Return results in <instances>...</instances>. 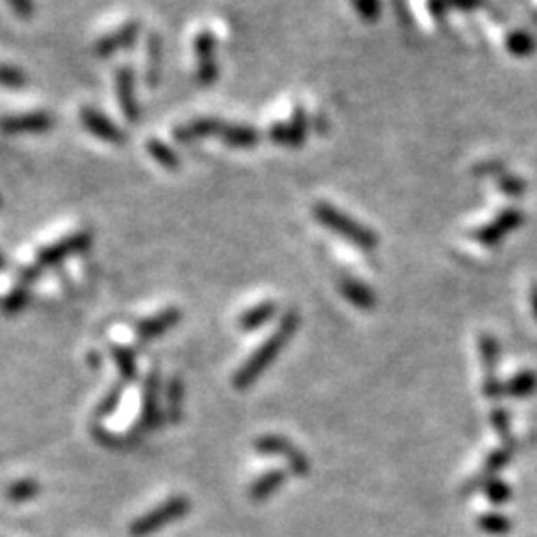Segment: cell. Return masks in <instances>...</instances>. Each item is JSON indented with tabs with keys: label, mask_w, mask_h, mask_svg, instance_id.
<instances>
[{
	"label": "cell",
	"mask_w": 537,
	"mask_h": 537,
	"mask_svg": "<svg viewBox=\"0 0 537 537\" xmlns=\"http://www.w3.org/2000/svg\"><path fill=\"white\" fill-rule=\"evenodd\" d=\"M299 326V315L294 310L285 313L279 326L275 328V333L265 339V343L251 354V357L241 365V368L233 375V388L235 391H247V388L255 383V380L263 375L268 365H273L279 357V352L289 344L291 336L294 335Z\"/></svg>",
	"instance_id": "obj_1"
},
{
	"label": "cell",
	"mask_w": 537,
	"mask_h": 537,
	"mask_svg": "<svg viewBox=\"0 0 537 537\" xmlns=\"http://www.w3.org/2000/svg\"><path fill=\"white\" fill-rule=\"evenodd\" d=\"M313 218L326 227L328 231L336 233L343 239L349 241L354 247H359L362 251H372L378 247V235L372 231L368 225L357 221L351 215H346L339 207L328 203V202H315L313 207Z\"/></svg>",
	"instance_id": "obj_2"
},
{
	"label": "cell",
	"mask_w": 537,
	"mask_h": 537,
	"mask_svg": "<svg viewBox=\"0 0 537 537\" xmlns=\"http://www.w3.org/2000/svg\"><path fill=\"white\" fill-rule=\"evenodd\" d=\"M192 504L186 496H171L169 500L163 501V504L155 506L150 512L134 519L128 527L129 537H147L155 532H160L163 525H168L171 522H178V519L184 517Z\"/></svg>",
	"instance_id": "obj_3"
},
{
	"label": "cell",
	"mask_w": 537,
	"mask_h": 537,
	"mask_svg": "<svg viewBox=\"0 0 537 537\" xmlns=\"http://www.w3.org/2000/svg\"><path fill=\"white\" fill-rule=\"evenodd\" d=\"M255 450L263 456H279L287 460L289 472L294 475H307L310 472V462L307 454L289 442L287 438L277 434H265L255 440Z\"/></svg>",
	"instance_id": "obj_4"
},
{
	"label": "cell",
	"mask_w": 537,
	"mask_h": 537,
	"mask_svg": "<svg viewBox=\"0 0 537 537\" xmlns=\"http://www.w3.org/2000/svg\"><path fill=\"white\" fill-rule=\"evenodd\" d=\"M92 235L90 231H72L68 233L66 237H60L54 244H48L45 247H40L34 255V261L40 268L46 267H54L58 263H62L66 257H70L74 253H80L86 247L90 245Z\"/></svg>",
	"instance_id": "obj_5"
},
{
	"label": "cell",
	"mask_w": 537,
	"mask_h": 537,
	"mask_svg": "<svg viewBox=\"0 0 537 537\" xmlns=\"http://www.w3.org/2000/svg\"><path fill=\"white\" fill-rule=\"evenodd\" d=\"M307 132H309L307 112H305V108L297 103L287 120H279V122L268 126L267 136H268V140L275 142L277 145L297 147L301 144H305Z\"/></svg>",
	"instance_id": "obj_6"
},
{
	"label": "cell",
	"mask_w": 537,
	"mask_h": 537,
	"mask_svg": "<svg viewBox=\"0 0 537 537\" xmlns=\"http://www.w3.org/2000/svg\"><path fill=\"white\" fill-rule=\"evenodd\" d=\"M194 54H195V78L202 86H211L219 76L218 60H215V34L210 29H202L194 38Z\"/></svg>",
	"instance_id": "obj_7"
},
{
	"label": "cell",
	"mask_w": 537,
	"mask_h": 537,
	"mask_svg": "<svg viewBox=\"0 0 537 537\" xmlns=\"http://www.w3.org/2000/svg\"><path fill=\"white\" fill-rule=\"evenodd\" d=\"M116 84V98L122 110L124 118L129 124H136L140 120V106L136 100V76L129 64H120L114 72Z\"/></svg>",
	"instance_id": "obj_8"
},
{
	"label": "cell",
	"mask_w": 537,
	"mask_h": 537,
	"mask_svg": "<svg viewBox=\"0 0 537 537\" xmlns=\"http://www.w3.org/2000/svg\"><path fill=\"white\" fill-rule=\"evenodd\" d=\"M137 34H140V22L137 21H126L124 24H120L118 29L110 30L100 37L96 42H94V52L100 58H108L112 54H116L118 50H124L128 46H132Z\"/></svg>",
	"instance_id": "obj_9"
},
{
	"label": "cell",
	"mask_w": 537,
	"mask_h": 537,
	"mask_svg": "<svg viewBox=\"0 0 537 537\" xmlns=\"http://www.w3.org/2000/svg\"><path fill=\"white\" fill-rule=\"evenodd\" d=\"M80 122L94 137H98V140H102V142H108V144H124L126 142V134L122 132V129H120L114 122H112V120H108L96 108L84 106L80 110Z\"/></svg>",
	"instance_id": "obj_10"
},
{
	"label": "cell",
	"mask_w": 537,
	"mask_h": 537,
	"mask_svg": "<svg viewBox=\"0 0 537 537\" xmlns=\"http://www.w3.org/2000/svg\"><path fill=\"white\" fill-rule=\"evenodd\" d=\"M54 126V120L48 112H24V114L4 116L3 129L6 134H42Z\"/></svg>",
	"instance_id": "obj_11"
},
{
	"label": "cell",
	"mask_w": 537,
	"mask_h": 537,
	"mask_svg": "<svg viewBox=\"0 0 537 537\" xmlns=\"http://www.w3.org/2000/svg\"><path fill=\"white\" fill-rule=\"evenodd\" d=\"M160 376L158 372H150L145 378L144 392H142V416H140V430H152L161 422L160 418Z\"/></svg>",
	"instance_id": "obj_12"
},
{
	"label": "cell",
	"mask_w": 537,
	"mask_h": 537,
	"mask_svg": "<svg viewBox=\"0 0 537 537\" xmlns=\"http://www.w3.org/2000/svg\"><path fill=\"white\" fill-rule=\"evenodd\" d=\"M223 124H225L223 120L215 116L194 118L173 129V137H176L178 142H195V140H202V137H213V136L219 137Z\"/></svg>",
	"instance_id": "obj_13"
},
{
	"label": "cell",
	"mask_w": 537,
	"mask_h": 537,
	"mask_svg": "<svg viewBox=\"0 0 537 537\" xmlns=\"http://www.w3.org/2000/svg\"><path fill=\"white\" fill-rule=\"evenodd\" d=\"M181 318V310L178 307H168L152 317L142 318L136 325V333L142 341H152L155 336L168 333L171 326H176Z\"/></svg>",
	"instance_id": "obj_14"
},
{
	"label": "cell",
	"mask_w": 537,
	"mask_h": 537,
	"mask_svg": "<svg viewBox=\"0 0 537 537\" xmlns=\"http://www.w3.org/2000/svg\"><path fill=\"white\" fill-rule=\"evenodd\" d=\"M339 291L343 297L360 310H372L376 305V297L367 283L359 281L357 277L344 275L339 279Z\"/></svg>",
	"instance_id": "obj_15"
},
{
	"label": "cell",
	"mask_w": 537,
	"mask_h": 537,
	"mask_svg": "<svg viewBox=\"0 0 537 537\" xmlns=\"http://www.w3.org/2000/svg\"><path fill=\"white\" fill-rule=\"evenodd\" d=\"M480 349L483 354V365H486V378H483V394L488 398H500L504 394V386H500L496 378V362H498V344L490 335H483L480 341Z\"/></svg>",
	"instance_id": "obj_16"
},
{
	"label": "cell",
	"mask_w": 537,
	"mask_h": 537,
	"mask_svg": "<svg viewBox=\"0 0 537 537\" xmlns=\"http://www.w3.org/2000/svg\"><path fill=\"white\" fill-rule=\"evenodd\" d=\"M219 140L227 144L229 147L249 150V147H253L259 142V129L249 124L225 122L219 134Z\"/></svg>",
	"instance_id": "obj_17"
},
{
	"label": "cell",
	"mask_w": 537,
	"mask_h": 537,
	"mask_svg": "<svg viewBox=\"0 0 537 537\" xmlns=\"http://www.w3.org/2000/svg\"><path fill=\"white\" fill-rule=\"evenodd\" d=\"M285 480H287V472L285 470H268L263 475H259V478L251 483L249 486V500L251 501H265L267 498H271L273 493L279 490Z\"/></svg>",
	"instance_id": "obj_18"
},
{
	"label": "cell",
	"mask_w": 537,
	"mask_h": 537,
	"mask_svg": "<svg viewBox=\"0 0 537 537\" xmlns=\"http://www.w3.org/2000/svg\"><path fill=\"white\" fill-rule=\"evenodd\" d=\"M277 307L279 305H277L275 301H263V302H259V305L247 309L237 320L239 328L241 331H257V328L267 325L268 320L277 315Z\"/></svg>",
	"instance_id": "obj_19"
},
{
	"label": "cell",
	"mask_w": 537,
	"mask_h": 537,
	"mask_svg": "<svg viewBox=\"0 0 537 537\" xmlns=\"http://www.w3.org/2000/svg\"><path fill=\"white\" fill-rule=\"evenodd\" d=\"M184 414V383L179 376H171L166 392V416L171 424H178Z\"/></svg>",
	"instance_id": "obj_20"
},
{
	"label": "cell",
	"mask_w": 537,
	"mask_h": 537,
	"mask_svg": "<svg viewBox=\"0 0 537 537\" xmlns=\"http://www.w3.org/2000/svg\"><path fill=\"white\" fill-rule=\"evenodd\" d=\"M145 150L163 169H168V171L179 169V155L173 152L168 144L158 140V137H150V140L145 142Z\"/></svg>",
	"instance_id": "obj_21"
},
{
	"label": "cell",
	"mask_w": 537,
	"mask_h": 537,
	"mask_svg": "<svg viewBox=\"0 0 537 537\" xmlns=\"http://www.w3.org/2000/svg\"><path fill=\"white\" fill-rule=\"evenodd\" d=\"M112 357L116 360V367L122 376V383H134L136 380V354L129 346H112Z\"/></svg>",
	"instance_id": "obj_22"
},
{
	"label": "cell",
	"mask_w": 537,
	"mask_h": 537,
	"mask_svg": "<svg viewBox=\"0 0 537 537\" xmlns=\"http://www.w3.org/2000/svg\"><path fill=\"white\" fill-rule=\"evenodd\" d=\"M537 391V375L532 370H524L516 375L509 383L504 386V394L516 396V398H524L530 396Z\"/></svg>",
	"instance_id": "obj_23"
},
{
	"label": "cell",
	"mask_w": 537,
	"mask_h": 537,
	"mask_svg": "<svg viewBox=\"0 0 537 537\" xmlns=\"http://www.w3.org/2000/svg\"><path fill=\"white\" fill-rule=\"evenodd\" d=\"M160 62H161V40L152 34L147 42V68H145V82L147 86H155L160 80Z\"/></svg>",
	"instance_id": "obj_24"
},
{
	"label": "cell",
	"mask_w": 537,
	"mask_h": 537,
	"mask_svg": "<svg viewBox=\"0 0 537 537\" xmlns=\"http://www.w3.org/2000/svg\"><path fill=\"white\" fill-rule=\"evenodd\" d=\"M38 492H40V486L37 480H19V482H14L11 488H8L6 496L12 501V504H22V501L37 498Z\"/></svg>",
	"instance_id": "obj_25"
},
{
	"label": "cell",
	"mask_w": 537,
	"mask_h": 537,
	"mask_svg": "<svg viewBox=\"0 0 537 537\" xmlns=\"http://www.w3.org/2000/svg\"><path fill=\"white\" fill-rule=\"evenodd\" d=\"M354 12L360 16L362 22H376L380 19V12H383V4L380 0H351Z\"/></svg>",
	"instance_id": "obj_26"
},
{
	"label": "cell",
	"mask_w": 537,
	"mask_h": 537,
	"mask_svg": "<svg viewBox=\"0 0 537 537\" xmlns=\"http://www.w3.org/2000/svg\"><path fill=\"white\" fill-rule=\"evenodd\" d=\"M122 392H124V383H118L110 388V392L102 398V402L96 409V418H106L112 412L118 409L120 401H122Z\"/></svg>",
	"instance_id": "obj_27"
},
{
	"label": "cell",
	"mask_w": 537,
	"mask_h": 537,
	"mask_svg": "<svg viewBox=\"0 0 537 537\" xmlns=\"http://www.w3.org/2000/svg\"><path fill=\"white\" fill-rule=\"evenodd\" d=\"M478 525L482 527L483 532L492 533V535H504V533H508L509 530H512V522H509L508 517L496 516V514H490V516L480 517L478 519Z\"/></svg>",
	"instance_id": "obj_28"
},
{
	"label": "cell",
	"mask_w": 537,
	"mask_h": 537,
	"mask_svg": "<svg viewBox=\"0 0 537 537\" xmlns=\"http://www.w3.org/2000/svg\"><path fill=\"white\" fill-rule=\"evenodd\" d=\"M26 302H29V285L21 283L19 287H14L11 294L4 299V310L8 315H14L24 309Z\"/></svg>",
	"instance_id": "obj_29"
},
{
	"label": "cell",
	"mask_w": 537,
	"mask_h": 537,
	"mask_svg": "<svg viewBox=\"0 0 537 537\" xmlns=\"http://www.w3.org/2000/svg\"><path fill=\"white\" fill-rule=\"evenodd\" d=\"M509 458H512V448H501V450H496V452L488 456L486 460V466H483V475L482 478H493V474L500 472L501 467H504L508 464Z\"/></svg>",
	"instance_id": "obj_30"
},
{
	"label": "cell",
	"mask_w": 537,
	"mask_h": 537,
	"mask_svg": "<svg viewBox=\"0 0 537 537\" xmlns=\"http://www.w3.org/2000/svg\"><path fill=\"white\" fill-rule=\"evenodd\" d=\"M486 493L492 504H504V501H508L509 496H512V490H509V486H506L504 482L492 478L486 483Z\"/></svg>",
	"instance_id": "obj_31"
},
{
	"label": "cell",
	"mask_w": 537,
	"mask_h": 537,
	"mask_svg": "<svg viewBox=\"0 0 537 537\" xmlns=\"http://www.w3.org/2000/svg\"><path fill=\"white\" fill-rule=\"evenodd\" d=\"M3 84L6 86V88H22L24 86V74L21 68L16 66H11V64H4L3 66Z\"/></svg>",
	"instance_id": "obj_32"
},
{
	"label": "cell",
	"mask_w": 537,
	"mask_h": 537,
	"mask_svg": "<svg viewBox=\"0 0 537 537\" xmlns=\"http://www.w3.org/2000/svg\"><path fill=\"white\" fill-rule=\"evenodd\" d=\"M8 4L22 19H29V16L34 14V0H8Z\"/></svg>",
	"instance_id": "obj_33"
},
{
	"label": "cell",
	"mask_w": 537,
	"mask_h": 537,
	"mask_svg": "<svg viewBox=\"0 0 537 537\" xmlns=\"http://www.w3.org/2000/svg\"><path fill=\"white\" fill-rule=\"evenodd\" d=\"M492 424L496 426V430L500 432L501 436L508 438V432H509V418L508 414L504 410H493L492 412Z\"/></svg>",
	"instance_id": "obj_34"
},
{
	"label": "cell",
	"mask_w": 537,
	"mask_h": 537,
	"mask_svg": "<svg viewBox=\"0 0 537 537\" xmlns=\"http://www.w3.org/2000/svg\"><path fill=\"white\" fill-rule=\"evenodd\" d=\"M532 305H533L535 317H537V287H535V289H533V293H532Z\"/></svg>",
	"instance_id": "obj_35"
}]
</instances>
